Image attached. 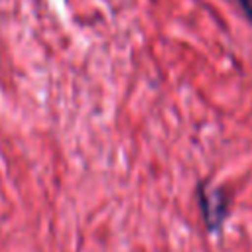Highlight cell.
Listing matches in <instances>:
<instances>
[{
	"label": "cell",
	"mask_w": 252,
	"mask_h": 252,
	"mask_svg": "<svg viewBox=\"0 0 252 252\" xmlns=\"http://www.w3.org/2000/svg\"><path fill=\"white\" fill-rule=\"evenodd\" d=\"M197 201L205 220V226L211 234H220L222 226L230 215V197L228 191L211 179H205L197 185Z\"/></svg>",
	"instance_id": "1"
},
{
	"label": "cell",
	"mask_w": 252,
	"mask_h": 252,
	"mask_svg": "<svg viewBox=\"0 0 252 252\" xmlns=\"http://www.w3.org/2000/svg\"><path fill=\"white\" fill-rule=\"evenodd\" d=\"M236 4L240 6V10H242L244 16L248 18V22L252 24V0H236Z\"/></svg>",
	"instance_id": "2"
}]
</instances>
